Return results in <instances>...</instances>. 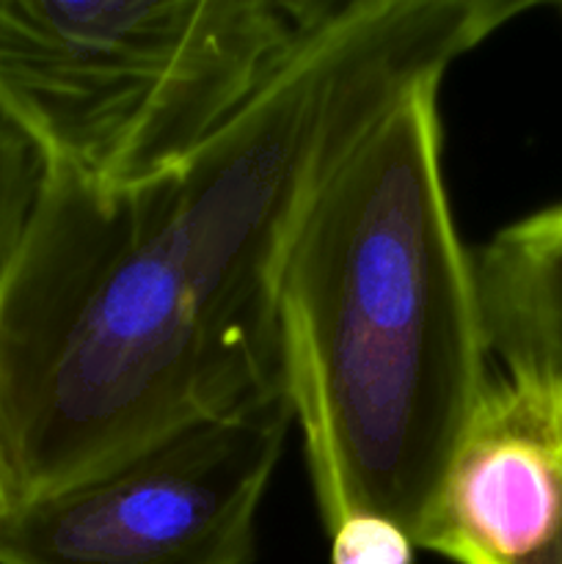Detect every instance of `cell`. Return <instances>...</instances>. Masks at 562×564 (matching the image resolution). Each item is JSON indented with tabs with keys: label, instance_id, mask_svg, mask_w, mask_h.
I'll return each mask as SVG.
<instances>
[{
	"label": "cell",
	"instance_id": "1",
	"mask_svg": "<svg viewBox=\"0 0 562 564\" xmlns=\"http://www.w3.org/2000/svg\"><path fill=\"white\" fill-rule=\"evenodd\" d=\"M534 0H331L180 169H47L0 290V449L17 501L281 389L279 275L309 198L397 102Z\"/></svg>",
	"mask_w": 562,
	"mask_h": 564
},
{
	"label": "cell",
	"instance_id": "2",
	"mask_svg": "<svg viewBox=\"0 0 562 564\" xmlns=\"http://www.w3.org/2000/svg\"><path fill=\"white\" fill-rule=\"evenodd\" d=\"M439 88L397 102L342 154L281 262V389L325 532L383 516L417 543L490 383Z\"/></svg>",
	"mask_w": 562,
	"mask_h": 564
},
{
	"label": "cell",
	"instance_id": "3",
	"mask_svg": "<svg viewBox=\"0 0 562 564\" xmlns=\"http://www.w3.org/2000/svg\"><path fill=\"white\" fill-rule=\"evenodd\" d=\"M331 0H0V110L47 169L141 185L207 147Z\"/></svg>",
	"mask_w": 562,
	"mask_h": 564
},
{
	"label": "cell",
	"instance_id": "4",
	"mask_svg": "<svg viewBox=\"0 0 562 564\" xmlns=\"http://www.w3.org/2000/svg\"><path fill=\"white\" fill-rule=\"evenodd\" d=\"M284 391L165 433L0 518V564H251Z\"/></svg>",
	"mask_w": 562,
	"mask_h": 564
},
{
	"label": "cell",
	"instance_id": "5",
	"mask_svg": "<svg viewBox=\"0 0 562 564\" xmlns=\"http://www.w3.org/2000/svg\"><path fill=\"white\" fill-rule=\"evenodd\" d=\"M417 549L452 564H562V397L490 378Z\"/></svg>",
	"mask_w": 562,
	"mask_h": 564
},
{
	"label": "cell",
	"instance_id": "6",
	"mask_svg": "<svg viewBox=\"0 0 562 564\" xmlns=\"http://www.w3.org/2000/svg\"><path fill=\"white\" fill-rule=\"evenodd\" d=\"M472 259L488 356L512 383L562 397V204L499 229Z\"/></svg>",
	"mask_w": 562,
	"mask_h": 564
},
{
	"label": "cell",
	"instance_id": "7",
	"mask_svg": "<svg viewBox=\"0 0 562 564\" xmlns=\"http://www.w3.org/2000/svg\"><path fill=\"white\" fill-rule=\"evenodd\" d=\"M47 160L0 110V290L20 257L33 209L42 196Z\"/></svg>",
	"mask_w": 562,
	"mask_h": 564
},
{
	"label": "cell",
	"instance_id": "8",
	"mask_svg": "<svg viewBox=\"0 0 562 564\" xmlns=\"http://www.w3.org/2000/svg\"><path fill=\"white\" fill-rule=\"evenodd\" d=\"M331 564H417V543L383 516H350L328 532Z\"/></svg>",
	"mask_w": 562,
	"mask_h": 564
},
{
	"label": "cell",
	"instance_id": "9",
	"mask_svg": "<svg viewBox=\"0 0 562 564\" xmlns=\"http://www.w3.org/2000/svg\"><path fill=\"white\" fill-rule=\"evenodd\" d=\"M14 507V494H11V482H9V471H6V460H3V449H0V518Z\"/></svg>",
	"mask_w": 562,
	"mask_h": 564
}]
</instances>
